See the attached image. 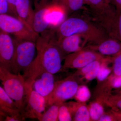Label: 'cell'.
I'll return each instance as SVG.
<instances>
[{"label": "cell", "mask_w": 121, "mask_h": 121, "mask_svg": "<svg viewBox=\"0 0 121 121\" xmlns=\"http://www.w3.org/2000/svg\"><path fill=\"white\" fill-rule=\"evenodd\" d=\"M36 41L37 54L22 74L26 86H33L34 81L43 72L54 74L62 71L66 55L57 43L55 30L48 29L40 33Z\"/></svg>", "instance_id": "obj_1"}, {"label": "cell", "mask_w": 121, "mask_h": 121, "mask_svg": "<svg viewBox=\"0 0 121 121\" xmlns=\"http://www.w3.org/2000/svg\"><path fill=\"white\" fill-rule=\"evenodd\" d=\"M55 32L57 39L80 34L90 45L98 44L110 37L100 26L83 15L66 18L56 29Z\"/></svg>", "instance_id": "obj_2"}, {"label": "cell", "mask_w": 121, "mask_h": 121, "mask_svg": "<svg viewBox=\"0 0 121 121\" xmlns=\"http://www.w3.org/2000/svg\"><path fill=\"white\" fill-rule=\"evenodd\" d=\"M0 79L5 92L15 102L20 112L25 116L26 90L22 75L13 73L7 69L0 67Z\"/></svg>", "instance_id": "obj_3"}, {"label": "cell", "mask_w": 121, "mask_h": 121, "mask_svg": "<svg viewBox=\"0 0 121 121\" xmlns=\"http://www.w3.org/2000/svg\"><path fill=\"white\" fill-rule=\"evenodd\" d=\"M15 50L9 67L13 73L20 74L34 60L36 42L29 40H19L14 38Z\"/></svg>", "instance_id": "obj_4"}, {"label": "cell", "mask_w": 121, "mask_h": 121, "mask_svg": "<svg viewBox=\"0 0 121 121\" xmlns=\"http://www.w3.org/2000/svg\"><path fill=\"white\" fill-rule=\"evenodd\" d=\"M0 28L17 39L36 42L39 36L24 21L9 14H0Z\"/></svg>", "instance_id": "obj_5"}, {"label": "cell", "mask_w": 121, "mask_h": 121, "mask_svg": "<svg viewBox=\"0 0 121 121\" xmlns=\"http://www.w3.org/2000/svg\"><path fill=\"white\" fill-rule=\"evenodd\" d=\"M105 56L86 47L67 55L64 58L62 71L66 69H80L94 61L104 58Z\"/></svg>", "instance_id": "obj_6"}, {"label": "cell", "mask_w": 121, "mask_h": 121, "mask_svg": "<svg viewBox=\"0 0 121 121\" xmlns=\"http://www.w3.org/2000/svg\"><path fill=\"white\" fill-rule=\"evenodd\" d=\"M26 90L25 116L26 118H37L39 121L47 108L46 100L33 86L26 88Z\"/></svg>", "instance_id": "obj_7"}, {"label": "cell", "mask_w": 121, "mask_h": 121, "mask_svg": "<svg viewBox=\"0 0 121 121\" xmlns=\"http://www.w3.org/2000/svg\"><path fill=\"white\" fill-rule=\"evenodd\" d=\"M78 87L77 80L73 75L55 82L51 104L54 102L61 104L75 97Z\"/></svg>", "instance_id": "obj_8"}, {"label": "cell", "mask_w": 121, "mask_h": 121, "mask_svg": "<svg viewBox=\"0 0 121 121\" xmlns=\"http://www.w3.org/2000/svg\"><path fill=\"white\" fill-rule=\"evenodd\" d=\"M53 75L48 72H43L36 79L33 85V89L45 98L47 107L51 105L55 83Z\"/></svg>", "instance_id": "obj_9"}, {"label": "cell", "mask_w": 121, "mask_h": 121, "mask_svg": "<svg viewBox=\"0 0 121 121\" xmlns=\"http://www.w3.org/2000/svg\"><path fill=\"white\" fill-rule=\"evenodd\" d=\"M15 50L14 39L9 34L0 31V67L9 71Z\"/></svg>", "instance_id": "obj_10"}, {"label": "cell", "mask_w": 121, "mask_h": 121, "mask_svg": "<svg viewBox=\"0 0 121 121\" xmlns=\"http://www.w3.org/2000/svg\"><path fill=\"white\" fill-rule=\"evenodd\" d=\"M87 43L86 39L79 34L57 39V44L66 56L82 49Z\"/></svg>", "instance_id": "obj_11"}, {"label": "cell", "mask_w": 121, "mask_h": 121, "mask_svg": "<svg viewBox=\"0 0 121 121\" xmlns=\"http://www.w3.org/2000/svg\"><path fill=\"white\" fill-rule=\"evenodd\" d=\"M102 27L110 37L121 41V11H115L105 18Z\"/></svg>", "instance_id": "obj_12"}, {"label": "cell", "mask_w": 121, "mask_h": 121, "mask_svg": "<svg viewBox=\"0 0 121 121\" xmlns=\"http://www.w3.org/2000/svg\"><path fill=\"white\" fill-rule=\"evenodd\" d=\"M86 47L104 56L113 57L121 53V41L111 37L98 44L89 45Z\"/></svg>", "instance_id": "obj_13"}, {"label": "cell", "mask_w": 121, "mask_h": 121, "mask_svg": "<svg viewBox=\"0 0 121 121\" xmlns=\"http://www.w3.org/2000/svg\"><path fill=\"white\" fill-rule=\"evenodd\" d=\"M67 13L64 8L60 4L51 3L49 5L47 13V20L48 23V29L57 28L66 18Z\"/></svg>", "instance_id": "obj_14"}, {"label": "cell", "mask_w": 121, "mask_h": 121, "mask_svg": "<svg viewBox=\"0 0 121 121\" xmlns=\"http://www.w3.org/2000/svg\"><path fill=\"white\" fill-rule=\"evenodd\" d=\"M0 111L2 118L5 116H14L22 114L15 102L1 86H0Z\"/></svg>", "instance_id": "obj_15"}, {"label": "cell", "mask_w": 121, "mask_h": 121, "mask_svg": "<svg viewBox=\"0 0 121 121\" xmlns=\"http://www.w3.org/2000/svg\"><path fill=\"white\" fill-rule=\"evenodd\" d=\"M16 10L17 17L32 28L35 12L32 8L30 0H17Z\"/></svg>", "instance_id": "obj_16"}, {"label": "cell", "mask_w": 121, "mask_h": 121, "mask_svg": "<svg viewBox=\"0 0 121 121\" xmlns=\"http://www.w3.org/2000/svg\"><path fill=\"white\" fill-rule=\"evenodd\" d=\"M51 4L35 9L32 28L39 35L48 29V23L46 16L48 7Z\"/></svg>", "instance_id": "obj_17"}, {"label": "cell", "mask_w": 121, "mask_h": 121, "mask_svg": "<svg viewBox=\"0 0 121 121\" xmlns=\"http://www.w3.org/2000/svg\"><path fill=\"white\" fill-rule=\"evenodd\" d=\"M106 58H104L91 62L84 67L79 69L73 75H82L84 78L88 81L94 80L97 78L101 65Z\"/></svg>", "instance_id": "obj_18"}, {"label": "cell", "mask_w": 121, "mask_h": 121, "mask_svg": "<svg viewBox=\"0 0 121 121\" xmlns=\"http://www.w3.org/2000/svg\"><path fill=\"white\" fill-rule=\"evenodd\" d=\"M60 105L59 103L54 102L47 107L39 121H58L59 109Z\"/></svg>", "instance_id": "obj_19"}, {"label": "cell", "mask_w": 121, "mask_h": 121, "mask_svg": "<svg viewBox=\"0 0 121 121\" xmlns=\"http://www.w3.org/2000/svg\"><path fill=\"white\" fill-rule=\"evenodd\" d=\"M60 4L64 8L67 15L82 10L85 6L83 0H60Z\"/></svg>", "instance_id": "obj_20"}, {"label": "cell", "mask_w": 121, "mask_h": 121, "mask_svg": "<svg viewBox=\"0 0 121 121\" xmlns=\"http://www.w3.org/2000/svg\"><path fill=\"white\" fill-rule=\"evenodd\" d=\"M78 103L74 113L73 121H88L91 118L89 109L84 104Z\"/></svg>", "instance_id": "obj_21"}, {"label": "cell", "mask_w": 121, "mask_h": 121, "mask_svg": "<svg viewBox=\"0 0 121 121\" xmlns=\"http://www.w3.org/2000/svg\"><path fill=\"white\" fill-rule=\"evenodd\" d=\"M88 109L91 119L92 121H99L100 117L104 113V107L99 102L91 103Z\"/></svg>", "instance_id": "obj_22"}, {"label": "cell", "mask_w": 121, "mask_h": 121, "mask_svg": "<svg viewBox=\"0 0 121 121\" xmlns=\"http://www.w3.org/2000/svg\"><path fill=\"white\" fill-rule=\"evenodd\" d=\"M71 111L67 104L64 103L61 104L59 109L58 121H73Z\"/></svg>", "instance_id": "obj_23"}, {"label": "cell", "mask_w": 121, "mask_h": 121, "mask_svg": "<svg viewBox=\"0 0 121 121\" xmlns=\"http://www.w3.org/2000/svg\"><path fill=\"white\" fill-rule=\"evenodd\" d=\"M91 92L89 88L86 86L82 85L79 86L75 97L76 99L80 102L87 101L90 98Z\"/></svg>", "instance_id": "obj_24"}, {"label": "cell", "mask_w": 121, "mask_h": 121, "mask_svg": "<svg viewBox=\"0 0 121 121\" xmlns=\"http://www.w3.org/2000/svg\"><path fill=\"white\" fill-rule=\"evenodd\" d=\"M109 58H106L101 65L97 78L99 82H101L105 80L112 72V69L108 67L106 65L107 61Z\"/></svg>", "instance_id": "obj_25"}, {"label": "cell", "mask_w": 121, "mask_h": 121, "mask_svg": "<svg viewBox=\"0 0 121 121\" xmlns=\"http://www.w3.org/2000/svg\"><path fill=\"white\" fill-rule=\"evenodd\" d=\"M111 58L113 63L112 77L120 76L121 75V53L111 57Z\"/></svg>", "instance_id": "obj_26"}, {"label": "cell", "mask_w": 121, "mask_h": 121, "mask_svg": "<svg viewBox=\"0 0 121 121\" xmlns=\"http://www.w3.org/2000/svg\"><path fill=\"white\" fill-rule=\"evenodd\" d=\"M112 103L117 109V112H121V93H118L112 98Z\"/></svg>", "instance_id": "obj_27"}, {"label": "cell", "mask_w": 121, "mask_h": 121, "mask_svg": "<svg viewBox=\"0 0 121 121\" xmlns=\"http://www.w3.org/2000/svg\"><path fill=\"white\" fill-rule=\"evenodd\" d=\"M9 14V7L7 0H0V14Z\"/></svg>", "instance_id": "obj_28"}, {"label": "cell", "mask_w": 121, "mask_h": 121, "mask_svg": "<svg viewBox=\"0 0 121 121\" xmlns=\"http://www.w3.org/2000/svg\"><path fill=\"white\" fill-rule=\"evenodd\" d=\"M9 7V13L11 15L17 17L16 10V4L17 0H7Z\"/></svg>", "instance_id": "obj_29"}, {"label": "cell", "mask_w": 121, "mask_h": 121, "mask_svg": "<svg viewBox=\"0 0 121 121\" xmlns=\"http://www.w3.org/2000/svg\"><path fill=\"white\" fill-rule=\"evenodd\" d=\"M112 87L115 89H119L121 88V75L117 77L112 78Z\"/></svg>", "instance_id": "obj_30"}, {"label": "cell", "mask_w": 121, "mask_h": 121, "mask_svg": "<svg viewBox=\"0 0 121 121\" xmlns=\"http://www.w3.org/2000/svg\"><path fill=\"white\" fill-rule=\"evenodd\" d=\"M117 118L114 114L112 115L111 114H108L107 113L103 114L100 117L99 121H117Z\"/></svg>", "instance_id": "obj_31"}, {"label": "cell", "mask_w": 121, "mask_h": 121, "mask_svg": "<svg viewBox=\"0 0 121 121\" xmlns=\"http://www.w3.org/2000/svg\"><path fill=\"white\" fill-rule=\"evenodd\" d=\"M109 4L114 6L117 12H121V0H110Z\"/></svg>", "instance_id": "obj_32"}, {"label": "cell", "mask_w": 121, "mask_h": 121, "mask_svg": "<svg viewBox=\"0 0 121 121\" xmlns=\"http://www.w3.org/2000/svg\"><path fill=\"white\" fill-rule=\"evenodd\" d=\"M114 114L116 117L117 121H121V112H114Z\"/></svg>", "instance_id": "obj_33"}, {"label": "cell", "mask_w": 121, "mask_h": 121, "mask_svg": "<svg viewBox=\"0 0 121 121\" xmlns=\"http://www.w3.org/2000/svg\"><path fill=\"white\" fill-rule=\"evenodd\" d=\"M52 1L54 4H60V0H52Z\"/></svg>", "instance_id": "obj_34"}, {"label": "cell", "mask_w": 121, "mask_h": 121, "mask_svg": "<svg viewBox=\"0 0 121 121\" xmlns=\"http://www.w3.org/2000/svg\"><path fill=\"white\" fill-rule=\"evenodd\" d=\"M104 0L106 3L109 4L110 0Z\"/></svg>", "instance_id": "obj_35"}, {"label": "cell", "mask_w": 121, "mask_h": 121, "mask_svg": "<svg viewBox=\"0 0 121 121\" xmlns=\"http://www.w3.org/2000/svg\"><path fill=\"white\" fill-rule=\"evenodd\" d=\"M118 91V93H121V88L120 89H117Z\"/></svg>", "instance_id": "obj_36"}]
</instances>
